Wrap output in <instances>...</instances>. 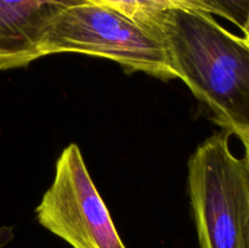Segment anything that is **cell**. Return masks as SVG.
Masks as SVG:
<instances>
[{
    "label": "cell",
    "mask_w": 249,
    "mask_h": 248,
    "mask_svg": "<svg viewBox=\"0 0 249 248\" xmlns=\"http://www.w3.org/2000/svg\"><path fill=\"white\" fill-rule=\"evenodd\" d=\"M241 31H242L243 34H245V36H243V38H245L246 40H247L249 43V17H248L247 22H246V24L243 26V28L241 29Z\"/></svg>",
    "instance_id": "9"
},
{
    "label": "cell",
    "mask_w": 249,
    "mask_h": 248,
    "mask_svg": "<svg viewBox=\"0 0 249 248\" xmlns=\"http://www.w3.org/2000/svg\"><path fill=\"white\" fill-rule=\"evenodd\" d=\"M241 140V142H242L243 147H245V160H246V164H247V168H248V172H249V134L247 135H242L238 138Z\"/></svg>",
    "instance_id": "8"
},
{
    "label": "cell",
    "mask_w": 249,
    "mask_h": 248,
    "mask_svg": "<svg viewBox=\"0 0 249 248\" xmlns=\"http://www.w3.org/2000/svg\"><path fill=\"white\" fill-rule=\"evenodd\" d=\"M15 238L12 226H0V248H5Z\"/></svg>",
    "instance_id": "7"
},
{
    "label": "cell",
    "mask_w": 249,
    "mask_h": 248,
    "mask_svg": "<svg viewBox=\"0 0 249 248\" xmlns=\"http://www.w3.org/2000/svg\"><path fill=\"white\" fill-rule=\"evenodd\" d=\"M160 33L170 65L213 119L237 138L249 134V43L213 15L167 11Z\"/></svg>",
    "instance_id": "1"
},
{
    "label": "cell",
    "mask_w": 249,
    "mask_h": 248,
    "mask_svg": "<svg viewBox=\"0 0 249 248\" xmlns=\"http://www.w3.org/2000/svg\"><path fill=\"white\" fill-rule=\"evenodd\" d=\"M85 0H0V71L40 58L39 46L53 17Z\"/></svg>",
    "instance_id": "5"
},
{
    "label": "cell",
    "mask_w": 249,
    "mask_h": 248,
    "mask_svg": "<svg viewBox=\"0 0 249 248\" xmlns=\"http://www.w3.org/2000/svg\"><path fill=\"white\" fill-rule=\"evenodd\" d=\"M230 133H215L189 160V192L199 248H245L249 172L230 148Z\"/></svg>",
    "instance_id": "3"
},
{
    "label": "cell",
    "mask_w": 249,
    "mask_h": 248,
    "mask_svg": "<svg viewBox=\"0 0 249 248\" xmlns=\"http://www.w3.org/2000/svg\"><path fill=\"white\" fill-rule=\"evenodd\" d=\"M245 248H249V221L247 225V230H246V241H245Z\"/></svg>",
    "instance_id": "10"
},
{
    "label": "cell",
    "mask_w": 249,
    "mask_h": 248,
    "mask_svg": "<svg viewBox=\"0 0 249 248\" xmlns=\"http://www.w3.org/2000/svg\"><path fill=\"white\" fill-rule=\"evenodd\" d=\"M36 213L41 226L72 248H126L75 143L58 157Z\"/></svg>",
    "instance_id": "4"
},
{
    "label": "cell",
    "mask_w": 249,
    "mask_h": 248,
    "mask_svg": "<svg viewBox=\"0 0 249 248\" xmlns=\"http://www.w3.org/2000/svg\"><path fill=\"white\" fill-rule=\"evenodd\" d=\"M216 16L228 19L242 29L249 17V0H209Z\"/></svg>",
    "instance_id": "6"
},
{
    "label": "cell",
    "mask_w": 249,
    "mask_h": 248,
    "mask_svg": "<svg viewBox=\"0 0 249 248\" xmlns=\"http://www.w3.org/2000/svg\"><path fill=\"white\" fill-rule=\"evenodd\" d=\"M62 53L108 58L128 73L142 72L160 80L178 78L162 34L92 2L65 7L51 21L39 55L41 58Z\"/></svg>",
    "instance_id": "2"
}]
</instances>
